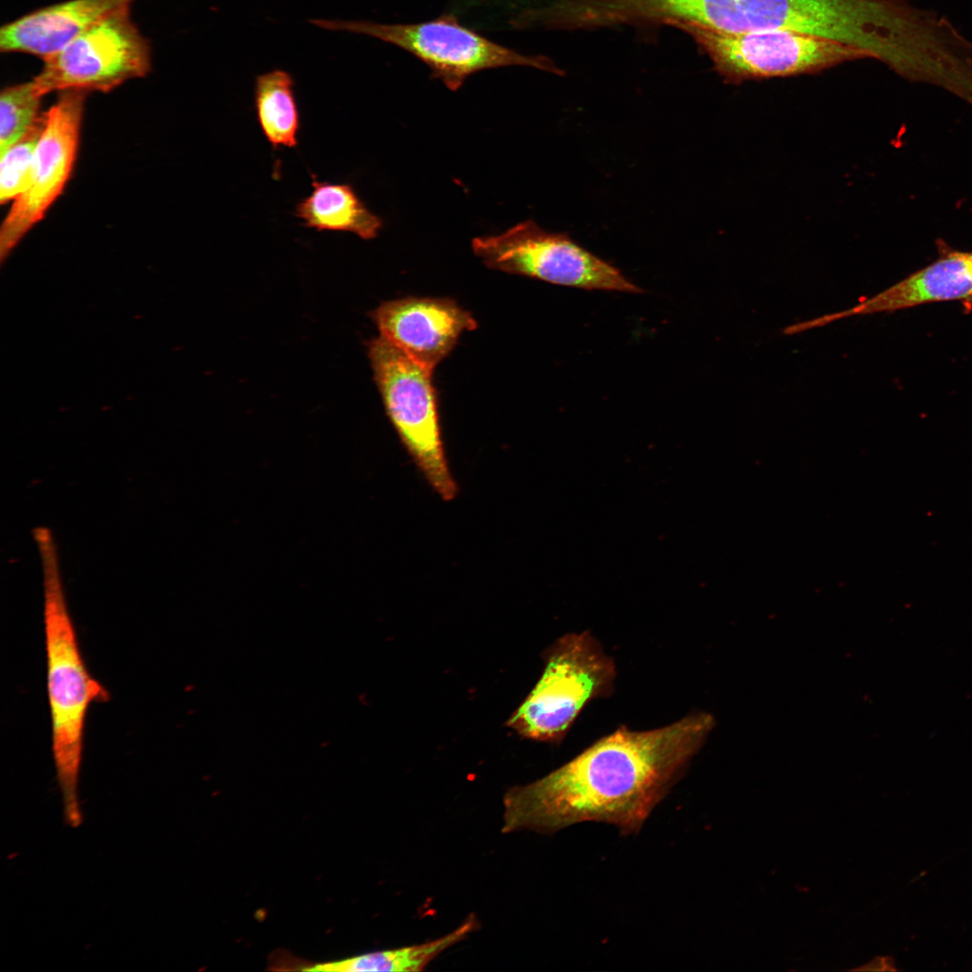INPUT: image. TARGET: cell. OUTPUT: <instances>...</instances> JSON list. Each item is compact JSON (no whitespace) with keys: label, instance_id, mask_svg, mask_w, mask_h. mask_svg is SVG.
<instances>
[{"label":"cell","instance_id":"cell-15","mask_svg":"<svg viewBox=\"0 0 972 972\" xmlns=\"http://www.w3.org/2000/svg\"><path fill=\"white\" fill-rule=\"evenodd\" d=\"M254 104L260 129L274 149L298 145L300 112L290 73L274 69L256 76Z\"/></svg>","mask_w":972,"mask_h":972},{"label":"cell","instance_id":"cell-7","mask_svg":"<svg viewBox=\"0 0 972 972\" xmlns=\"http://www.w3.org/2000/svg\"><path fill=\"white\" fill-rule=\"evenodd\" d=\"M474 254L491 269L587 290L640 292L617 268L574 242L549 232L534 220L499 235L472 239Z\"/></svg>","mask_w":972,"mask_h":972},{"label":"cell","instance_id":"cell-6","mask_svg":"<svg viewBox=\"0 0 972 972\" xmlns=\"http://www.w3.org/2000/svg\"><path fill=\"white\" fill-rule=\"evenodd\" d=\"M374 382L388 418L412 462L445 501L458 492L441 437L432 372L382 337L367 343Z\"/></svg>","mask_w":972,"mask_h":972},{"label":"cell","instance_id":"cell-13","mask_svg":"<svg viewBox=\"0 0 972 972\" xmlns=\"http://www.w3.org/2000/svg\"><path fill=\"white\" fill-rule=\"evenodd\" d=\"M135 0H68L25 14L0 31L2 52L53 56L99 21Z\"/></svg>","mask_w":972,"mask_h":972},{"label":"cell","instance_id":"cell-5","mask_svg":"<svg viewBox=\"0 0 972 972\" xmlns=\"http://www.w3.org/2000/svg\"><path fill=\"white\" fill-rule=\"evenodd\" d=\"M329 31L364 34L394 45L428 67L433 78L456 91L472 75L482 70L523 66L559 73L544 57L522 54L492 41L463 24L453 13L415 23L314 19Z\"/></svg>","mask_w":972,"mask_h":972},{"label":"cell","instance_id":"cell-16","mask_svg":"<svg viewBox=\"0 0 972 972\" xmlns=\"http://www.w3.org/2000/svg\"><path fill=\"white\" fill-rule=\"evenodd\" d=\"M476 924L475 917L470 915L459 927L431 941L395 950L367 953L338 962L317 965L310 969L353 972L422 970L437 955L470 934L475 929Z\"/></svg>","mask_w":972,"mask_h":972},{"label":"cell","instance_id":"cell-1","mask_svg":"<svg viewBox=\"0 0 972 972\" xmlns=\"http://www.w3.org/2000/svg\"><path fill=\"white\" fill-rule=\"evenodd\" d=\"M714 723L700 712L655 729H616L546 776L510 788L503 799L502 832H554L583 822L638 831Z\"/></svg>","mask_w":972,"mask_h":972},{"label":"cell","instance_id":"cell-11","mask_svg":"<svg viewBox=\"0 0 972 972\" xmlns=\"http://www.w3.org/2000/svg\"><path fill=\"white\" fill-rule=\"evenodd\" d=\"M369 316L380 337L432 373L459 336L476 328L468 311L446 298L393 300L382 303Z\"/></svg>","mask_w":972,"mask_h":972},{"label":"cell","instance_id":"cell-4","mask_svg":"<svg viewBox=\"0 0 972 972\" xmlns=\"http://www.w3.org/2000/svg\"><path fill=\"white\" fill-rule=\"evenodd\" d=\"M544 659L539 680L507 724L526 738L558 742L590 701L612 693L616 665L587 631L562 635Z\"/></svg>","mask_w":972,"mask_h":972},{"label":"cell","instance_id":"cell-8","mask_svg":"<svg viewBox=\"0 0 972 972\" xmlns=\"http://www.w3.org/2000/svg\"><path fill=\"white\" fill-rule=\"evenodd\" d=\"M727 81L815 73L838 64L868 58L860 50L826 38L789 31L729 32L684 25Z\"/></svg>","mask_w":972,"mask_h":972},{"label":"cell","instance_id":"cell-2","mask_svg":"<svg viewBox=\"0 0 972 972\" xmlns=\"http://www.w3.org/2000/svg\"><path fill=\"white\" fill-rule=\"evenodd\" d=\"M702 27L729 32L789 31L863 51L896 74L918 55L926 31L911 0H708Z\"/></svg>","mask_w":972,"mask_h":972},{"label":"cell","instance_id":"cell-18","mask_svg":"<svg viewBox=\"0 0 972 972\" xmlns=\"http://www.w3.org/2000/svg\"><path fill=\"white\" fill-rule=\"evenodd\" d=\"M46 112L20 140L1 154L0 202L14 201L27 187L36 148L45 125Z\"/></svg>","mask_w":972,"mask_h":972},{"label":"cell","instance_id":"cell-10","mask_svg":"<svg viewBox=\"0 0 972 972\" xmlns=\"http://www.w3.org/2000/svg\"><path fill=\"white\" fill-rule=\"evenodd\" d=\"M46 112L31 177L25 190L13 201L0 228L3 261L22 238L45 216L62 194L76 158L86 92H60Z\"/></svg>","mask_w":972,"mask_h":972},{"label":"cell","instance_id":"cell-19","mask_svg":"<svg viewBox=\"0 0 972 972\" xmlns=\"http://www.w3.org/2000/svg\"><path fill=\"white\" fill-rule=\"evenodd\" d=\"M455 7L473 9L481 7H511L515 0H454Z\"/></svg>","mask_w":972,"mask_h":972},{"label":"cell","instance_id":"cell-12","mask_svg":"<svg viewBox=\"0 0 972 972\" xmlns=\"http://www.w3.org/2000/svg\"><path fill=\"white\" fill-rule=\"evenodd\" d=\"M938 258L856 306L800 323L809 330L855 315L892 312L942 302H959L972 309V251L938 244Z\"/></svg>","mask_w":972,"mask_h":972},{"label":"cell","instance_id":"cell-14","mask_svg":"<svg viewBox=\"0 0 972 972\" xmlns=\"http://www.w3.org/2000/svg\"><path fill=\"white\" fill-rule=\"evenodd\" d=\"M312 192L297 202L295 216L318 231L351 232L374 239L383 226L347 183L320 182L312 176Z\"/></svg>","mask_w":972,"mask_h":972},{"label":"cell","instance_id":"cell-9","mask_svg":"<svg viewBox=\"0 0 972 972\" xmlns=\"http://www.w3.org/2000/svg\"><path fill=\"white\" fill-rule=\"evenodd\" d=\"M33 78L46 95L55 91L109 92L151 69V49L130 8L112 13L58 53L42 60Z\"/></svg>","mask_w":972,"mask_h":972},{"label":"cell","instance_id":"cell-17","mask_svg":"<svg viewBox=\"0 0 972 972\" xmlns=\"http://www.w3.org/2000/svg\"><path fill=\"white\" fill-rule=\"evenodd\" d=\"M45 95L35 81L4 87L0 94V152L24 136L39 121Z\"/></svg>","mask_w":972,"mask_h":972},{"label":"cell","instance_id":"cell-3","mask_svg":"<svg viewBox=\"0 0 972 972\" xmlns=\"http://www.w3.org/2000/svg\"><path fill=\"white\" fill-rule=\"evenodd\" d=\"M42 565L47 688L52 754L63 799L66 824L80 826L83 815L77 786L86 719L90 705L108 699L90 674L69 616L58 572L56 548L48 528L34 533Z\"/></svg>","mask_w":972,"mask_h":972}]
</instances>
